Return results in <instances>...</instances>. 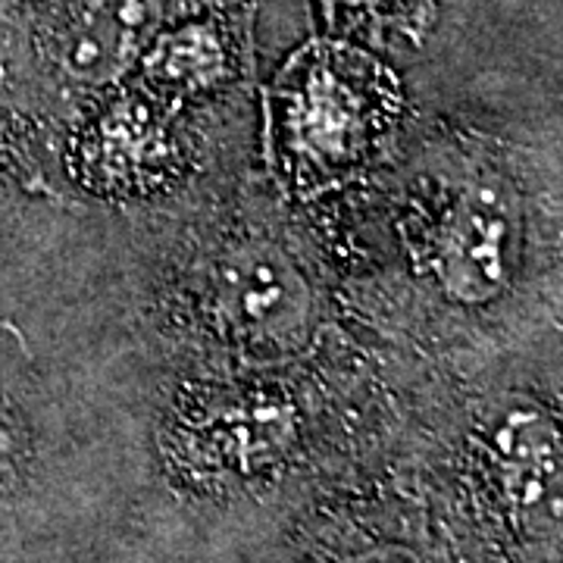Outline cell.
Masks as SVG:
<instances>
[{"label":"cell","instance_id":"2","mask_svg":"<svg viewBox=\"0 0 563 563\" xmlns=\"http://www.w3.org/2000/svg\"><path fill=\"white\" fill-rule=\"evenodd\" d=\"M210 310L229 339L288 351L313 320L303 273L269 244H239L210 273Z\"/></svg>","mask_w":563,"mask_h":563},{"label":"cell","instance_id":"1","mask_svg":"<svg viewBox=\"0 0 563 563\" xmlns=\"http://www.w3.org/2000/svg\"><path fill=\"white\" fill-rule=\"evenodd\" d=\"M273 88L285 147L325 179L361 166L401 110L398 79L342 41H310Z\"/></svg>","mask_w":563,"mask_h":563},{"label":"cell","instance_id":"5","mask_svg":"<svg viewBox=\"0 0 563 563\" xmlns=\"http://www.w3.org/2000/svg\"><path fill=\"white\" fill-rule=\"evenodd\" d=\"M161 0H91L73 16L63 60L73 76L103 81L117 76L157 20Z\"/></svg>","mask_w":563,"mask_h":563},{"label":"cell","instance_id":"3","mask_svg":"<svg viewBox=\"0 0 563 563\" xmlns=\"http://www.w3.org/2000/svg\"><path fill=\"white\" fill-rule=\"evenodd\" d=\"M179 144L157 103L120 98L85 132L79 144L81 176L113 191H147L173 179L179 169Z\"/></svg>","mask_w":563,"mask_h":563},{"label":"cell","instance_id":"4","mask_svg":"<svg viewBox=\"0 0 563 563\" xmlns=\"http://www.w3.org/2000/svg\"><path fill=\"white\" fill-rule=\"evenodd\" d=\"M514 222L498 198L466 195L448 210L435 235V273L461 301L498 295L510 276Z\"/></svg>","mask_w":563,"mask_h":563},{"label":"cell","instance_id":"9","mask_svg":"<svg viewBox=\"0 0 563 563\" xmlns=\"http://www.w3.org/2000/svg\"><path fill=\"white\" fill-rule=\"evenodd\" d=\"M361 563H404V561L401 558H385V554H369V558Z\"/></svg>","mask_w":563,"mask_h":563},{"label":"cell","instance_id":"6","mask_svg":"<svg viewBox=\"0 0 563 563\" xmlns=\"http://www.w3.org/2000/svg\"><path fill=\"white\" fill-rule=\"evenodd\" d=\"M188 444L198 457L220 466H254L273 461L291 439V413L266 398H235L217 404L207 417L188 422Z\"/></svg>","mask_w":563,"mask_h":563},{"label":"cell","instance_id":"7","mask_svg":"<svg viewBox=\"0 0 563 563\" xmlns=\"http://www.w3.org/2000/svg\"><path fill=\"white\" fill-rule=\"evenodd\" d=\"M235 73V47L229 25L220 20H198L163 35L147 60L144 76L161 91L173 98H191L213 91Z\"/></svg>","mask_w":563,"mask_h":563},{"label":"cell","instance_id":"8","mask_svg":"<svg viewBox=\"0 0 563 563\" xmlns=\"http://www.w3.org/2000/svg\"><path fill=\"white\" fill-rule=\"evenodd\" d=\"M329 20L342 16L376 25H395L401 32H422L429 20V0H320Z\"/></svg>","mask_w":563,"mask_h":563}]
</instances>
